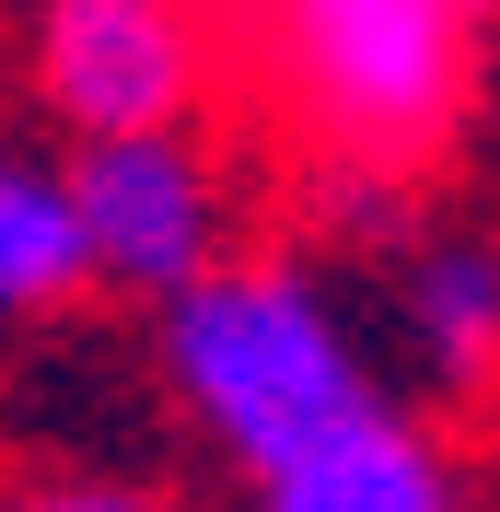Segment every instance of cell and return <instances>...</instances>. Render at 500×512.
Segmentation results:
<instances>
[{"instance_id": "5", "label": "cell", "mask_w": 500, "mask_h": 512, "mask_svg": "<svg viewBox=\"0 0 500 512\" xmlns=\"http://www.w3.org/2000/svg\"><path fill=\"white\" fill-rule=\"evenodd\" d=\"M256 512H477V489L407 408H373L361 431H338L326 454H303L291 478H268Z\"/></svg>"}, {"instance_id": "1", "label": "cell", "mask_w": 500, "mask_h": 512, "mask_svg": "<svg viewBox=\"0 0 500 512\" xmlns=\"http://www.w3.org/2000/svg\"><path fill=\"white\" fill-rule=\"evenodd\" d=\"M256 82L303 140V175H384L407 187L454 140L477 94L466 0H280L245 24Z\"/></svg>"}, {"instance_id": "6", "label": "cell", "mask_w": 500, "mask_h": 512, "mask_svg": "<svg viewBox=\"0 0 500 512\" xmlns=\"http://www.w3.org/2000/svg\"><path fill=\"white\" fill-rule=\"evenodd\" d=\"M396 315H407V350H419V373H431L442 396L500 384V245L489 233H431V245H407Z\"/></svg>"}, {"instance_id": "4", "label": "cell", "mask_w": 500, "mask_h": 512, "mask_svg": "<svg viewBox=\"0 0 500 512\" xmlns=\"http://www.w3.org/2000/svg\"><path fill=\"white\" fill-rule=\"evenodd\" d=\"M70 210H82V256L105 291H152L187 303L198 280H221V175L198 140H105L70 152Z\"/></svg>"}, {"instance_id": "2", "label": "cell", "mask_w": 500, "mask_h": 512, "mask_svg": "<svg viewBox=\"0 0 500 512\" xmlns=\"http://www.w3.org/2000/svg\"><path fill=\"white\" fill-rule=\"evenodd\" d=\"M163 373L187 396V419L210 431L256 489L291 478L303 454H326L338 431L384 408L361 373V338L326 303L314 268L291 256H233L221 280H198L187 303H163Z\"/></svg>"}, {"instance_id": "7", "label": "cell", "mask_w": 500, "mask_h": 512, "mask_svg": "<svg viewBox=\"0 0 500 512\" xmlns=\"http://www.w3.org/2000/svg\"><path fill=\"white\" fill-rule=\"evenodd\" d=\"M94 280L82 256V210H70V163L0 152V315H47Z\"/></svg>"}, {"instance_id": "3", "label": "cell", "mask_w": 500, "mask_h": 512, "mask_svg": "<svg viewBox=\"0 0 500 512\" xmlns=\"http://www.w3.org/2000/svg\"><path fill=\"white\" fill-rule=\"evenodd\" d=\"M24 47H35V94L59 105L70 152L187 140L198 94H210V24L175 0H47Z\"/></svg>"}, {"instance_id": "8", "label": "cell", "mask_w": 500, "mask_h": 512, "mask_svg": "<svg viewBox=\"0 0 500 512\" xmlns=\"http://www.w3.org/2000/svg\"><path fill=\"white\" fill-rule=\"evenodd\" d=\"M0 512H187V501H163V489H117V478H35V489H12Z\"/></svg>"}]
</instances>
